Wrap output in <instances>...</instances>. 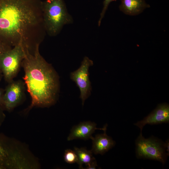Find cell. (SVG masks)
<instances>
[{
  "label": "cell",
  "instance_id": "6da1fadb",
  "mask_svg": "<svg viewBox=\"0 0 169 169\" xmlns=\"http://www.w3.org/2000/svg\"><path fill=\"white\" fill-rule=\"evenodd\" d=\"M41 0H0V42L29 50L40 45L46 32Z\"/></svg>",
  "mask_w": 169,
  "mask_h": 169
},
{
  "label": "cell",
  "instance_id": "7a4b0ae2",
  "mask_svg": "<svg viewBox=\"0 0 169 169\" xmlns=\"http://www.w3.org/2000/svg\"><path fill=\"white\" fill-rule=\"evenodd\" d=\"M39 46L32 52L24 48L25 54L21 66L25 73V84L32 99L25 110L28 111L34 107H48L54 105L59 92L58 76L40 54Z\"/></svg>",
  "mask_w": 169,
  "mask_h": 169
},
{
  "label": "cell",
  "instance_id": "3957f363",
  "mask_svg": "<svg viewBox=\"0 0 169 169\" xmlns=\"http://www.w3.org/2000/svg\"><path fill=\"white\" fill-rule=\"evenodd\" d=\"M22 144L0 133V169L36 168V160Z\"/></svg>",
  "mask_w": 169,
  "mask_h": 169
},
{
  "label": "cell",
  "instance_id": "277c9868",
  "mask_svg": "<svg viewBox=\"0 0 169 169\" xmlns=\"http://www.w3.org/2000/svg\"><path fill=\"white\" fill-rule=\"evenodd\" d=\"M42 9L46 33L50 36H56L64 26L73 22L64 0L42 1Z\"/></svg>",
  "mask_w": 169,
  "mask_h": 169
},
{
  "label": "cell",
  "instance_id": "5b68a950",
  "mask_svg": "<svg viewBox=\"0 0 169 169\" xmlns=\"http://www.w3.org/2000/svg\"><path fill=\"white\" fill-rule=\"evenodd\" d=\"M135 145L137 158L159 161L163 165L166 163L169 155L162 141L153 136L145 138L141 132L135 141Z\"/></svg>",
  "mask_w": 169,
  "mask_h": 169
},
{
  "label": "cell",
  "instance_id": "8992f818",
  "mask_svg": "<svg viewBox=\"0 0 169 169\" xmlns=\"http://www.w3.org/2000/svg\"><path fill=\"white\" fill-rule=\"evenodd\" d=\"M25 54L24 48L21 44L0 54V69L7 82L13 81L16 76Z\"/></svg>",
  "mask_w": 169,
  "mask_h": 169
},
{
  "label": "cell",
  "instance_id": "52a82bcc",
  "mask_svg": "<svg viewBox=\"0 0 169 169\" xmlns=\"http://www.w3.org/2000/svg\"><path fill=\"white\" fill-rule=\"evenodd\" d=\"M93 64V61L85 56L80 67L70 74V79L76 84L80 92V98L84 105L85 100L90 94L91 83L89 78L90 67Z\"/></svg>",
  "mask_w": 169,
  "mask_h": 169
},
{
  "label": "cell",
  "instance_id": "ba28073f",
  "mask_svg": "<svg viewBox=\"0 0 169 169\" xmlns=\"http://www.w3.org/2000/svg\"><path fill=\"white\" fill-rule=\"evenodd\" d=\"M25 87L22 80H13L9 83L0 104L3 110L11 111L21 103L24 98Z\"/></svg>",
  "mask_w": 169,
  "mask_h": 169
},
{
  "label": "cell",
  "instance_id": "9c48e42d",
  "mask_svg": "<svg viewBox=\"0 0 169 169\" xmlns=\"http://www.w3.org/2000/svg\"><path fill=\"white\" fill-rule=\"evenodd\" d=\"M169 122V105L166 103L159 104L157 107L142 120L134 124L142 132L146 124L154 125Z\"/></svg>",
  "mask_w": 169,
  "mask_h": 169
},
{
  "label": "cell",
  "instance_id": "30bf717a",
  "mask_svg": "<svg viewBox=\"0 0 169 169\" xmlns=\"http://www.w3.org/2000/svg\"><path fill=\"white\" fill-rule=\"evenodd\" d=\"M107 127L106 124L103 128H97L95 122L90 121L82 122L72 127L67 139L70 141L76 139H91L93 137L92 135L96 130L104 131L107 130Z\"/></svg>",
  "mask_w": 169,
  "mask_h": 169
},
{
  "label": "cell",
  "instance_id": "8fae6325",
  "mask_svg": "<svg viewBox=\"0 0 169 169\" xmlns=\"http://www.w3.org/2000/svg\"><path fill=\"white\" fill-rule=\"evenodd\" d=\"M106 130L103 134L96 135L91 138L92 141L91 151L95 155H103L113 148L115 145V142L112 138L108 136Z\"/></svg>",
  "mask_w": 169,
  "mask_h": 169
},
{
  "label": "cell",
  "instance_id": "7c38bea8",
  "mask_svg": "<svg viewBox=\"0 0 169 169\" xmlns=\"http://www.w3.org/2000/svg\"><path fill=\"white\" fill-rule=\"evenodd\" d=\"M120 10L125 14L135 16L141 13L150 7L145 0H120Z\"/></svg>",
  "mask_w": 169,
  "mask_h": 169
},
{
  "label": "cell",
  "instance_id": "4fadbf2b",
  "mask_svg": "<svg viewBox=\"0 0 169 169\" xmlns=\"http://www.w3.org/2000/svg\"><path fill=\"white\" fill-rule=\"evenodd\" d=\"M74 150L77 155L78 159L77 163L80 169H83V165L84 164L87 166L95 160L92 155L93 153L91 150H87L84 147L79 148L77 147H74Z\"/></svg>",
  "mask_w": 169,
  "mask_h": 169
},
{
  "label": "cell",
  "instance_id": "5bb4252c",
  "mask_svg": "<svg viewBox=\"0 0 169 169\" xmlns=\"http://www.w3.org/2000/svg\"><path fill=\"white\" fill-rule=\"evenodd\" d=\"M64 159L65 161L69 164L77 163L78 159L77 155L74 150L67 149L65 151L64 154Z\"/></svg>",
  "mask_w": 169,
  "mask_h": 169
},
{
  "label": "cell",
  "instance_id": "9a60e30c",
  "mask_svg": "<svg viewBox=\"0 0 169 169\" xmlns=\"http://www.w3.org/2000/svg\"><path fill=\"white\" fill-rule=\"evenodd\" d=\"M115 0H104L103 3V7L100 13V18L98 21V25L99 26L100 25L102 19L104 17L105 13L107 10L110 4L112 1Z\"/></svg>",
  "mask_w": 169,
  "mask_h": 169
},
{
  "label": "cell",
  "instance_id": "2e32d148",
  "mask_svg": "<svg viewBox=\"0 0 169 169\" xmlns=\"http://www.w3.org/2000/svg\"><path fill=\"white\" fill-rule=\"evenodd\" d=\"M12 48L0 42V54Z\"/></svg>",
  "mask_w": 169,
  "mask_h": 169
},
{
  "label": "cell",
  "instance_id": "e0dca14e",
  "mask_svg": "<svg viewBox=\"0 0 169 169\" xmlns=\"http://www.w3.org/2000/svg\"><path fill=\"white\" fill-rule=\"evenodd\" d=\"M97 166V162L95 160H94L90 163L88 164L86 166L85 169H96V167Z\"/></svg>",
  "mask_w": 169,
  "mask_h": 169
},
{
  "label": "cell",
  "instance_id": "ac0fdd59",
  "mask_svg": "<svg viewBox=\"0 0 169 169\" xmlns=\"http://www.w3.org/2000/svg\"><path fill=\"white\" fill-rule=\"evenodd\" d=\"M3 111V110L0 107V126L4 122L6 117Z\"/></svg>",
  "mask_w": 169,
  "mask_h": 169
},
{
  "label": "cell",
  "instance_id": "d6986e66",
  "mask_svg": "<svg viewBox=\"0 0 169 169\" xmlns=\"http://www.w3.org/2000/svg\"><path fill=\"white\" fill-rule=\"evenodd\" d=\"M164 145L166 151L167 153L169 155V139H167L165 142H164Z\"/></svg>",
  "mask_w": 169,
  "mask_h": 169
},
{
  "label": "cell",
  "instance_id": "ffe728a7",
  "mask_svg": "<svg viewBox=\"0 0 169 169\" xmlns=\"http://www.w3.org/2000/svg\"><path fill=\"white\" fill-rule=\"evenodd\" d=\"M5 90L0 88V104L2 100L3 97V96Z\"/></svg>",
  "mask_w": 169,
  "mask_h": 169
},
{
  "label": "cell",
  "instance_id": "44dd1931",
  "mask_svg": "<svg viewBox=\"0 0 169 169\" xmlns=\"http://www.w3.org/2000/svg\"><path fill=\"white\" fill-rule=\"evenodd\" d=\"M3 76V75L2 73L1 72V70L0 69V80H1Z\"/></svg>",
  "mask_w": 169,
  "mask_h": 169
}]
</instances>
